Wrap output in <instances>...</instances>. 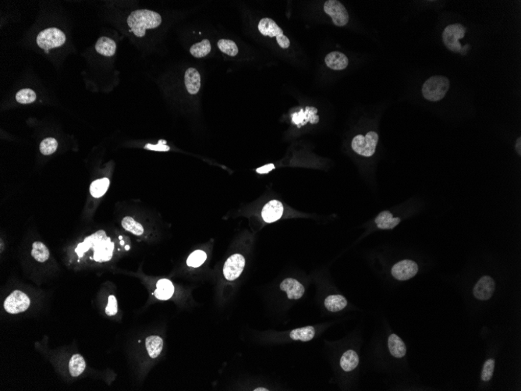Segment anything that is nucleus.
I'll list each match as a JSON object with an SVG mask.
<instances>
[{
	"label": "nucleus",
	"instance_id": "36",
	"mask_svg": "<svg viewBox=\"0 0 521 391\" xmlns=\"http://www.w3.org/2000/svg\"><path fill=\"white\" fill-rule=\"evenodd\" d=\"M165 141L160 140L158 142L157 145H152V144H148L146 146V149H149V150L152 151H158V152H167L170 150V147L165 145Z\"/></svg>",
	"mask_w": 521,
	"mask_h": 391
},
{
	"label": "nucleus",
	"instance_id": "23",
	"mask_svg": "<svg viewBox=\"0 0 521 391\" xmlns=\"http://www.w3.org/2000/svg\"><path fill=\"white\" fill-rule=\"evenodd\" d=\"M347 306V301L342 295H330L325 298V306L333 312L343 310Z\"/></svg>",
	"mask_w": 521,
	"mask_h": 391
},
{
	"label": "nucleus",
	"instance_id": "20",
	"mask_svg": "<svg viewBox=\"0 0 521 391\" xmlns=\"http://www.w3.org/2000/svg\"><path fill=\"white\" fill-rule=\"evenodd\" d=\"M96 50L99 54L105 56H112L116 50V44L113 40L107 37L99 38L96 44Z\"/></svg>",
	"mask_w": 521,
	"mask_h": 391
},
{
	"label": "nucleus",
	"instance_id": "21",
	"mask_svg": "<svg viewBox=\"0 0 521 391\" xmlns=\"http://www.w3.org/2000/svg\"><path fill=\"white\" fill-rule=\"evenodd\" d=\"M146 347L149 356L156 358L162 352L163 340L158 336H150L146 338Z\"/></svg>",
	"mask_w": 521,
	"mask_h": 391
},
{
	"label": "nucleus",
	"instance_id": "16",
	"mask_svg": "<svg viewBox=\"0 0 521 391\" xmlns=\"http://www.w3.org/2000/svg\"><path fill=\"white\" fill-rule=\"evenodd\" d=\"M325 63L328 67L334 71H342L348 66V58L346 55L340 52H331L327 55L325 59Z\"/></svg>",
	"mask_w": 521,
	"mask_h": 391
},
{
	"label": "nucleus",
	"instance_id": "17",
	"mask_svg": "<svg viewBox=\"0 0 521 391\" xmlns=\"http://www.w3.org/2000/svg\"><path fill=\"white\" fill-rule=\"evenodd\" d=\"M374 222L380 229H392L400 223V219L393 217L389 211H383L377 216Z\"/></svg>",
	"mask_w": 521,
	"mask_h": 391
},
{
	"label": "nucleus",
	"instance_id": "8",
	"mask_svg": "<svg viewBox=\"0 0 521 391\" xmlns=\"http://www.w3.org/2000/svg\"><path fill=\"white\" fill-rule=\"evenodd\" d=\"M30 303V298L26 294L20 291H14L4 302V309L8 313L18 314L26 311Z\"/></svg>",
	"mask_w": 521,
	"mask_h": 391
},
{
	"label": "nucleus",
	"instance_id": "33",
	"mask_svg": "<svg viewBox=\"0 0 521 391\" xmlns=\"http://www.w3.org/2000/svg\"><path fill=\"white\" fill-rule=\"evenodd\" d=\"M58 147V142L53 137L44 139L40 144V152L45 155H50L56 152Z\"/></svg>",
	"mask_w": 521,
	"mask_h": 391
},
{
	"label": "nucleus",
	"instance_id": "5",
	"mask_svg": "<svg viewBox=\"0 0 521 391\" xmlns=\"http://www.w3.org/2000/svg\"><path fill=\"white\" fill-rule=\"evenodd\" d=\"M378 142V134L374 131H370L366 135L358 134L355 136L352 140V149L362 156L371 157L375 152Z\"/></svg>",
	"mask_w": 521,
	"mask_h": 391
},
{
	"label": "nucleus",
	"instance_id": "39",
	"mask_svg": "<svg viewBox=\"0 0 521 391\" xmlns=\"http://www.w3.org/2000/svg\"><path fill=\"white\" fill-rule=\"evenodd\" d=\"M254 391H258V390L266 391V390H267L268 391V390H269V389H266V388H257V389H254Z\"/></svg>",
	"mask_w": 521,
	"mask_h": 391
},
{
	"label": "nucleus",
	"instance_id": "37",
	"mask_svg": "<svg viewBox=\"0 0 521 391\" xmlns=\"http://www.w3.org/2000/svg\"><path fill=\"white\" fill-rule=\"evenodd\" d=\"M275 169V166L274 164H268V165L264 166V167H260L256 170V172L257 173H260V174H264V173H268L269 172L272 171V170Z\"/></svg>",
	"mask_w": 521,
	"mask_h": 391
},
{
	"label": "nucleus",
	"instance_id": "4",
	"mask_svg": "<svg viewBox=\"0 0 521 391\" xmlns=\"http://www.w3.org/2000/svg\"><path fill=\"white\" fill-rule=\"evenodd\" d=\"M466 28L460 24L448 25L442 33V41L448 50L454 53H460L463 50L460 40L464 38Z\"/></svg>",
	"mask_w": 521,
	"mask_h": 391
},
{
	"label": "nucleus",
	"instance_id": "2",
	"mask_svg": "<svg viewBox=\"0 0 521 391\" xmlns=\"http://www.w3.org/2000/svg\"><path fill=\"white\" fill-rule=\"evenodd\" d=\"M162 23V17L156 12L149 10H134L127 18L130 32L139 38L146 35L147 29L158 28Z\"/></svg>",
	"mask_w": 521,
	"mask_h": 391
},
{
	"label": "nucleus",
	"instance_id": "24",
	"mask_svg": "<svg viewBox=\"0 0 521 391\" xmlns=\"http://www.w3.org/2000/svg\"><path fill=\"white\" fill-rule=\"evenodd\" d=\"M109 185H110V181L106 177L98 179V180H94V181L91 183L90 194L94 198H101L107 192L108 189H109Z\"/></svg>",
	"mask_w": 521,
	"mask_h": 391
},
{
	"label": "nucleus",
	"instance_id": "12",
	"mask_svg": "<svg viewBox=\"0 0 521 391\" xmlns=\"http://www.w3.org/2000/svg\"><path fill=\"white\" fill-rule=\"evenodd\" d=\"M495 281L488 276L482 277L473 287V295L481 301L491 298L495 291Z\"/></svg>",
	"mask_w": 521,
	"mask_h": 391
},
{
	"label": "nucleus",
	"instance_id": "32",
	"mask_svg": "<svg viewBox=\"0 0 521 391\" xmlns=\"http://www.w3.org/2000/svg\"><path fill=\"white\" fill-rule=\"evenodd\" d=\"M36 94L30 88L20 90L16 95L17 103L20 104H30L36 100Z\"/></svg>",
	"mask_w": 521,
	"mask_h": 391
},
{
	"label": "nucleus",
	"instance_id": "25",
	"mask_svg": "<svg viewBox=\"0 0 521 391\" xmlns=\"http://www.w3.org/2000/svg\"><path fill=\"white\" fill-rule=\"evenodd\" d=\"M86 368L84 358L79 354H75L71 357L69 362V371L73 377H78Z\"/></svg>",
	"mask_w": 521,
	"mask_h": 391
},
{
	"label": "nucleus",
	"instance_id": "22",
	"mask_svg": "<svg viewBox=\"0 0 521 391\" xmlns=\"http://www.w3.org/2000/svg\"><path fill=\"white\" fill-rule=\"evenodd\" d=\"M359 364V357L353 350L345 352L340 359V366L344 371L350 372L355 370Z\"/></svg>",
	"mask_w": 521,
	"mask_h": 391
},
{
	"label": "nucleus",
	"instance_id": "13",
	"mask_svg": "<svg viewBox=\"0 0 521 391\" xmlns=\"http://www.w3.org/2000/svg\"><path fill=\"white\" fill-rule=\"evenodd\" d=\"M283 205L278 200H272L263 207L262 216L266 223H273L282 217Z\"/></svg>",
	"mask_w": 521,
	"mask_h": 391
},
{
	"label": "nucleus",
	"instance_id": "27",
	"mask_svg": "<svg viewBox=\"0 0 521 391\" xmlns=\"http://www.w3.org/2000/svg\"><path fill=\"white\" fill-rule=\"evenodd\" d=\"M315 334V330L313 327H305L292 330L290 336L292 340L306 342L312 340Z\"/></svg>",
	"mask_w": 521,
	"mask_h": 391
},
{
	"label": "nucleus",
	"instance_id": "15",
	"mask_svg": "<svg viewBox=\"0 0 521 391\" xmlns=\"http://www.w3.org/2000/svg\"><path fill=\"white\" fill-rule=\"evenodd\" d=\"M184 81L188 93L191 95L198 94L201 88V75L198 70L188 68L185 72Z\"/></svg>",
	"mask_w": 521,
	"mask_h": 391
},
{
	"label": "nucleus",
	"instance_id": "29",
	"mask_svg": "<svg viewBox=\"0 0 521 391\" xmlns=\"http://www.w3.org/2000/svg\"><path fill=\"white\" fill-rule=\"evenodd\" d=\"M121 224L124 229L136 236H140L144 234V227L142 225L130 216H125L123 219Z\"/></svg>",
	"mask_w": 521,
	"mask_h": 391
},
{
	"label": "nucleus",
	"instance_id": "10",
	"mask_svg": "<svg viewBox=\"0 0 521 391\" xmlns=\"http://www.w3.org/2000/svg\"><path fill=\"white\" fill-rule=\"evenodd\" d=\"M245 259L241 254H234L228 258L223 266V275L227 281L238 279L244 270Z\"/></svg>",
	"mask_w": 521,
	"mask_h": 391
},
{
	"label": "nucleus",
	"instance_id": "26",
	"mask_svg": "<svg viewBox=\"0 0 521 391\" xmlns=\"http://www.w3.org/2000/svg\"><path fill=\"white\" fill-rule=\"evenodd\" d=\"M32 256L37 262L45 263L50 258V250L41 241H35L32 244Z\"/></svg>",
	"mask_w": 521,
	"mask_h": 391
},
{
	"label": "nucleus",
	"instance_id": "3",
	"mask_svg": "<svg viewBox=\"0 0 521 391\" xmlns=\"http://www.w3.org/2000/svg\"><path fill=\"white\" fill-rule=\"evenodd\" d=\"M449 85L451 83L446 77H431L423 84V96L431 102H439L448 93Z\"/></svg>",
	"mask_w": 521,
	"mask_h": 391
},
{
	"label": "nucleus",
	"instance_id": "35",
	"mask_svg": "<svg viewBox=\"0 0 521 391\" xmlns=\"http://www.w3.org/2000/svg\"><path fill=\"white\" fill-rule=\"evenodd\" d=\"M117 300L115 298V296L110 295L109 297V299H108L107 306L106 308V315H109V316H112V315H115V314L117 313Z\"/></svg>",
	"mask_w": 521,
	"mask_h": 391
},
{
	"label": "nucleus",
	"instance_id": "18",
	"mask_svg": "<svg viewBox=\"0 0 521 391\" xmlns=\"http://www.w3.org/2000/svg\"><path fill=\"white\" fill-rule=\"evenodd\" d=\"M174 291V286L170 280H159L156 284L155 296L159 300H168L173 295Z\"/></svg>",
	"mask_w": 521,
	"mask_h": 391
},
{
	"label": "nucleus",
	"instance_id": "31",
	"mask_svg": "<svg viewBox=\"0 0 521 391\" xmlns=\"http://www.w3.org/2000/svg\"><path fill=\"white\" fill-rule=\"evenodd\" d=\"M218 47L220 51L230 56H235L238 54V47L236 43L232 40L221 39L218 41Z\"/></svg>",
	"mask_w": 521,
	"mask_h": 391
},
{
	"label": "nucleus",
	"instance_id": "14",
	"mask_svg": "<svg viewBox=\"0 0 521 391\" xmlns=\"http://www.w3.org/2000/svg\"><path fill=\"white\" fill-rule=\"evenodd\" d=\"M280 290L287 292V297L291 300L300 299L304 294L305 289L297 280L287 278L280 284Z\"/></svg>",
	"mask_w": 521,
	"mask_h": 391
},
{
	"label": "nucleus",
	"instance_id": "6",
	"mask_svg": "<svg viewBox=\"0 0 521 391\" xmlns=\"http://www.w3.org/2000/svg\"><path fill=\"white\" fill-rule=\"evenodd\" d=\"M66 41V35L60 29L56 28H48L38 34L37 43L38 47L45 51L53 48L61 47Z\"/></svg>",
	"mask_w": 521,
	"mask_h": 391
},
{
	"label": "nucleus",
	"instance_id": "30",
	"mask_svg": "<svg viewBox=\"0 0 521 391\" xmlns=\"http://www.w3.org/2000/svg\"><path fill=\"white\" fill-rule=\"evenodd\" d=\"M207 255L202 250H197L189 256L186 260V265L190 267L197 268L201 266L206 261Z\"/></svg>",
	"mask_w": 521,
	"mask_h": 391
},
{
	"label": "nucleus",
	"instance_id": "34",
	"mask_svg": "<svg viewBox=\"0 0 521 391\" xmlns=\"http://www.w3.org/2000/svg\"><path fill=\"white\" fill-rule=\"evenodd\" d=\"M494 369H495V360L492 358L487 360L484 364L483 370L482 373V380L485 382L489 381L493 376Z\"/></svg>",
	"mask_w": 521,
	"mask_h": 391
},
{
	"label": "nucleus",
	"instance_id": "1",
	"mask_svg": "<svg viewBox=\"0 0 521 391\" xmlns=\"http://www.w3.org/2000/svg\"><path fill=\"white\" fill-rule=\"evenodd\" d=\"M75 251L79 257L92 251L91 259L98 263H105L111 260L113 256L114 244L105 231H99L80 243Z\"/></svg>",
	"mask_w": 521,
	"mask_h": 391
},
{
	"label": "nucleus",
	"instance_id": "11",
	"mask_svg": "<svg viewBox=\"0 0 521 391\" xmlns=\"http://www.w3.org/2000/svg\"><path fill=\"white\" fill-rule=\"evenodd\" d=\"M418 272V266L414 261L405 259L392 268V275L398 281H404L414 278Z\"/></svg>",
	"mask_w": 521,
	"mask_h": 391
},
{
	"label": "nucleus",
	"instance_id": "19",
	"mask_svg": "<svg viewBox=\"0 0 521 391\" xmlns=\"http://www.w3.org/2000/svg\"><path fill=\"white\" fill-rule=\"evenodd\" d=\"M389 352L395 358H400L406 355L407 348L404 342L396 334H391L388 340Z\"/></svg>",
	"mask_w": 521,
	"mask_h": 391
},
{
	"label": "nucleus",
	"instance_id": "9",
	"mask_svg": "<svg viewBox=\"0 0 521 391\" xmlns=\"http://www.w3.org/2000/svg\"><path fill=\"white\" fill-rule=\"evenodd\" d=\"M324 10L333 19L334 25L343 27L348 23L349 15L344 6L337 0H328L324 4Z\"/></svg>",
	"mask_w": 521,
	"mask_h": 391
},
{
	"label": "nucleus",
	"instance_id": "28",
	"mask_svg": "<svg viewBox=\"0 0 521 391\" xmlns=\"http://www.w3.org/2000/svg\"><path fill=\"white\" fill-rule=\"evenodd\" d=\"M211 43L208 39H204L201 42L195 43L191 47L190 53L194 57L203 58L211 52Z\"/></svg>",
	"mask_w": 521,
	"mask_h": 391
},
{
	"label": "nucleus",
	"instance_id": "38",
	"mask_svg": "<svg viewBox=\"0 0 521 391\" xmlns=\"http://www.w3.org/2000/svg\"><path fill=\"white\" fill-rule=\"evenodd\" d=\"M520 146H521V139L520 137H519V139H517V142H516V150H517V152L518 153H519V155H520L521 154Z\"/></svg>",
	"mask_w": 521,
	"mask_h": 391
},
{
	"label": "nucleus",
	"instance_id": "7",
	"mask_svg": "<svg viewBox=\"0 0 521 391\" xmlns=\"http://www.w3.org/2000/svg\"><path fill=\"white\" fill-rule=\"evenodd\" d=\"M258 30L260 33L265 36H269L270 38L276 37V41L281 48L288 49L290 47L291 41L284 35L282 29L272 19L267 17L262 19L258 23Z\"/></svg>",
	"mask_w": 521,
	"mask_h": 391
}]
</instances>
